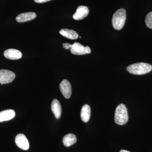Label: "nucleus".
<instances>
[{
  "label": "nucleus",
  "instance_id": "423d86ee",
  "mask_svg": "<svg viewBox=\"0 0 152 152\" xmlns=\"http://www.w3.org/2000/svg\"><path fill=\"white\" fill-rule=\"evenodd\" d=\"M15 142L18 147L22 150H28L29 148V143L27 139L24 135L19 134L15 139Z\"/></svg>",
  "mask_w": 152,
  "mask_h": 152
},
{
  "label": "nucleus",
  "instance_id": "9b49d317",
  "mask_svg": "<svg viewBox=\"0 0 152 152\" xmlns=\"http://www.w3.org/2000/svg\"><path fill=\"white\" fill-rule=\"evenodd\" d=\"M15 116V111L11 109L0 112V122L10 121Z\"/></svg>",
  "mask_w": 152,
  "mask_h": 152
},
{
  "label": "nucleus",
  "instance_id": "6e6552de",
  "mask_svg": "<svg viewBox=\"0 0 152 152\" xmlns=\"http://www.w3.org/2000/svg\"><path fill=\"white\" fill-rule=\"evenodd\" d=\"M89 14V9L84 6H79L77 8L76 12L73 15V18L77 20H82L88 16Z\"/></svg>",
  "mask_w": 152,
  "mask_h": 152
},
{
  "label": "nucleus",
  "instance_id": "ddd939ff",
  "mask_svg": "<svg viewBox=\"0 0 152 152\" xmlns=\"http://www.w3.org/2000/svg\"><path fill=\"white\" fill-rule=\"evenodd\" d=\"M91 107L88 105L85 104L82 107L81 110L80 116L81 119L84 122H88L91 117Z\"/></svg>",
  "mask_w": 152,
  "mask_h": 152
},
{
  "label": "nucleus",
  "instance_id": "f257e3e1",
  "mask_svg": "<svg viewBox=\"0 0 152 152\" xmlns=\"http://www.w3.org/2000/svg\"><path fill=\"white\" fill-rule=\"evenodd\" d=\"M152 69V66L145 63H138L128 66L127 71L130 73L136 75H142L150 72Z\"/></svg>",
  "mask_w": 152,
  "mask_h": 152
},
{
  "label": "nucleus",
  "instance_id": "39448f33",
  "mask_svg": "<svg viewBox=\"0 0 152 152\" xmlns=\"http://www.w3.org/2000/svg\"><path fill=\"white\" fill-rule=\"evenodd\" d=\"M15 75L12 71L6 69L0 70V83L3 85L10 83L14 80Z\"/></svg>",
  "mask_w": 152,
  "mask_h": 152
},
{
  "label": "nucleus",
  "instance_id": "a211bd4d",
  "mask_svg": "<svg viewBox=\"0 0 152 152\" xmlns=\"http://www.w3.org/2000/svg\"><path fill=\"white\" fill-rule=\"evenodd\" d=\"M35 2L37 3H43L49 1L51 0H34Z\"/></svg>",
  "mask_w": 152,
  "mask_h": 152
},
{
  "label": "nucleus",
  "instance_id": "2eb2a0df",
  "mask_svg": "<svg viewBox=\"0 0 152 152\" xmlns=\"http://www.w3.org/2000/svg\"><path fill=\"white\" fill-rule=\"evenodd\" d=\"M77 139L76 136L73 134H69L66 135L63 139V143L66 147H70L75 143Z\"/></svg>",
  "mask_w": 152,
  "mask_h": 152
},
{
  "label": "nucleus",
  "instance_id": "9d476101",
  "mask_svg": "<svg viewBox=\"0 0 152 152\" xmlns=\"http://www.w3.org/2000/svg\"><path fill=\"white\" fill-rule=\"evenodd\" d=\"M36 17L37 14L34 12L23 13L17 17L16 20L19 23H23L34 20Z\"/></svg>",
  "mask_w": 152,
  "mask_h": 152
},
{
  "label": "nucleus",
  "instance_id": "f3484780",
  "mask_svg": "<svg viewBox=\"0 0 152 152\" xmlns=\"http://www.w3.org/2000/svg\"><path fill=\"white\" fill-rule=\"evenodd\" d=\"M63 46L64 48L68 50L72 48V45L69 43H64L63 44Z\"/></svg>",
  "mask_w": 152,
  "mask_h": 152
},
{
  "label": "nucleus",
  "instance_id": "f03ea898",
  "mask_svg": "<svg viewBox=\"0 0 152 152\" xmlns=\"http://www.w3.org/2000/svg\"><path fill=\"white\" fill-rule=\"evenodd\" d=\"M129 116L127 109L124 104H120L116 108L115 113V121L117 124L124 125L127 123Z\"/></svg>",
  "mask_w": 152,
  "mask_h": 152
},
{
  "label": "nucleus",
  "instance_id": "7ed1b4c3",
  "mask_svg": "<svg viewBox=\"0 0 152 152\" xmlns=\"http://www.w3.org/2000/svg\"><path fill=\"white\" fill-rule=\"evenodd\" d=\"M126 11L124 9H120L114 13L112 19L113 27L115 29L120 30L123 28L126 22Z\"/></svg>",
  "mask_w": 152,
  "mask_h": 152
},
{
  "label": "nucleus",
  "instance_id": "1a4fd4ad",
  "mask_svg": "<svg viewBox=\"0 0 152 152\" xmlns=\"http://www.w3.org/2000/svg\"><path fill=\"white\" fill-rule=\"evenodd\" d=\"M4 56L10 60H18L22 56L21 52L18 50L14 49H10L6 50L4 52Z\"/></svg>",
  "mask_w": 152,
  "mask_h": 152
},
{
  "label": "nucleus",
  "instance_id": "4468645a",
  "mask_svg": "<svg viewBox=\"0 0 152 152\" xmlns=\"http://www.w3.org/2000/svg\"><path fill=\"white\" fill-rule=\"evenodd\" d=\"M59 33L65 37L71 39H76L78 37V34L73 30L68 29H62L60 31Z\"/></svg>",
  "mask_w": 152,
  "mask_h": 152
},
{
  "label": "nucleus",
  "instance_id": "dca6fc26",
  "mask_svg": "<svg viewBox=\"0 0 152 152\" xmlns=\"http://www.w3.org/2000/svg\"><path fill=\"white\" fill-rule=\"evenodd\" d=\"M145 21L147 27L150 28L152 29V12L149 13L147 15Z\"/></svg>",
  "mask_w": 152,
  "mask_h": 152
},
{
  "label": "nucleus",
  "instance_id": "6ab92c4d",
  "mask_svg": "<svg viewBox=\"0 0 152 152\" xmlns=\"http://www.w3.org/2000/svg\"><path fill=\"white\" fill-rule=\"evenodd\" d=\"M120 152H131L130 151H126V150H122L120 151Z\"/></svg>",
  "mask_w": 152,
  "mask_h": 152
},
{
  "label": "nucleus",
  "instance_id": "0eeeda50",
  "mask_svg": "<svg viewBox=\"0 0 152 152\" xmlns=\"http://www.w3.org/2000/svg\"><path fill=\"white\" fill-rule=\"evenodd\" d=\"M60 89L64 96L69 99L72 94V86L70 83L66 80H63L60 84Z\"/></svg>",
  "mask_w": 152,
  "mask_h": 152
},
{
  "label": "nucleus",
  "instance_id": "20e7f679",
  "mask_svg": "<svg viewBox=\"0 0 152 152\" xmlns=\"http://www.w3.org/2000/svg\"><path fill=\"white\" fill-rule=\"evenodd\" d=\"M70 51L73 54L76 55H85L91 53V50L89 47L84 46L81 44L77 42L72 45Z\"/></svg>",
  "mask_w": 152,
  "mask_h": 152
},
{
  "label": "nucleus",
  "instance_id": "f8f14e48",
  "mask_svg": "<svg viewBox=\"0 0 152 152\" xmlns=\"http://www.w3.org/2000/svg\"><path fill=\"white\" fill-rule=\"evenodd\" d=\"M51 108L56 118H60L61 115V107L59 102L56 99H54L52 101Z\"/></svg>",
  "mask_w": 152,
  "mask_h": 152
}]
</instances>
